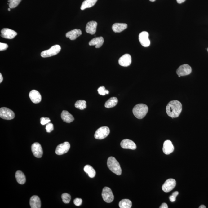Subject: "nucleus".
<instances>
[{
	"instance_id": "nucleus-1",
	"label": "nucleus",
	"mask_w": 208,
	"mask_h": 208,
	"mask_svg": "<svg viewBox=\"0 0 208 208\" xmlns=\"http://www.w3.org/2000/svg\"><path fill=\"white\" fill-rule=\"evenodd\" d=\"M182 104L180 101L173 100L170 101L166 106V113L172 118L178 117L182 111Z\"/></svg>"
},
{
	"instance_id": "nucleus-2",
	"label": "nucleus",
	"mask_w": 208,
	"mask_h": 208,
	"mask_svg": "<svg viewBox=\"0 0 208 208\" xmlns=\"http://www.w3.org/2000/svg\"><path fill=\"white\" fill-rule=\"evenodd\" d=\"M148 110V107L146 104H136L133 108V115L136 118L142 119L145 117Z\"/></svg>"
},
{
	"instance_id": "nucleus-3",
	"label": "nucleus",
	"mask_w": 208,
	"mask_h": 208,
	"mask_svg": "<svg viewBox=\"0 0 208 208\" xmlns=\"http://www.w3.org/2000/svg\"><path fill=\"white\" fill-rule=\"evenodd\" d=\"M107 166L109 170L112 172L117 175L122 174V169L120 164L115 157H109L107 161Z\"/></svg>"
},
{
	"instance_id": "nucleus-4",
	"label": "nucleus",
	"mask_w": 208,
	"mask_h": 208,
	"mask_svg": "<svg viewBox=\"0 0 208 208\" xmlns=\"http://www.w3.org/2000/svg\"><path fill=\"white\" fill-rule=\"evenodd\" d=\"M61 50V47L60 45H54L49 50L44 51L41 52V55L44 58L54 56L59 53Z\"/></svg>"
},
{
	"instance_id": "nucleus-5",
	"label": "nucleus",
	"mask_w": 208,
	"mask_h": 208,
	"mask_svg": "<svg viewBox=\"0 0 208 208\" xmlns=\"http://www.w3.org/2000/svg\"><path fill=\"white\" fill-rule=\"evenodd\" d=\"M110 133V130L107 126H102L96 130L95 134V138L98 139H102L106 138Z\"/></svg>"
},
{
	"instance_id": "nucleus-6",
	"label": "nucleus",
	"mask_w": 208,
	"mask_h": 208,
	"mask_svg": "<svg viewBox=\"0 0 208 208\" xmlns=\"http://www.w3.org/2000/svg\"><path fill=\"white\" fill-rule=\"evenodd\" d=\"M0 117L6 120H11L15 117V114L10 109L6 107L0 109Z\"/></svg>"
},
{
	"instance_id": "nucleus-7",
	"label": "nucleus",
	"mask_w": 208,
	"mask_h": 208,
	"mask_svg": "<svg viewBox=\"0 0 208 208\" xmlns=\"http://www.w3.org/2000/svg\"><path fill=\"white\" fill-rule=\"evenodd\" d=\"M102 196L104 201L108 203L113 201L114 197L112 190L109 187H105L103 189Z\"/></svg>"
},
{
	"instance_id": "nucleus-8",
	"label": "nucleus",
	"mask_w": 208,
	"mask_h": 208,
	"mask_svg": "<svg viewBox=\"0 0 208 208\" xmlns=\"http://www.w3.org/2000/svg\"><path fill=\"white\" fill-rule=\"evenodd\" d=\"M176 72L179 77L188 75L191 73L192 68L188 64H183L178 68Z\"/></svg>"
},
{
	"instance_id": "nucleus-9",
	"label": "nucleus",
	"mask_w": 208,
	"mask_h": 208,
	"mask_svg": "<svg viewBox=\"0 0 208 208\" xmlns=\"http://www.w3.org/2000/svg\"><path fill=\"white\" fill-rule=\"evenodd\" d=\"M70 148V144L69 142H65L57 146L55 150V153L58 155H62L67 153Z\"/></svg>"
},
{
	"instance_id": "nucleus-10",
	"label": "nucleus",
	"mask_w": 208,
	"mask_h": 208,
	"mask_svg": "<svg viewBox=\"0 0 208 208\" xmlns=\"http://www.w3.org/2000/svg\"><path fill=\"white\" fill-rule=\"evenodd\" d=\"M176 185L175 180L173 179H170L166 180L162 187V189L165 193H169L174 189Z\"/></svg>"
},
{
	"instance_id": "nucleus-11",
	"label": "nucleus",
	"mask_w": 208,
	"mask_h": 208,
	"mask_svg": "<svg viewBox=\"0 0 208 208\" xmlns=\"http://www.w3.org/2000/svg\"><path fill=\"white\" fill-rule=\"evenodd\" d=\"M32 152L34 156L37 158H41L43 155V150L42 147L38 143L36 142L31 146Z\"/></svg>"
},
{
	"instance_id": "nucleus-12",
	"label": "nucleus",
	"mask_w": 208,
	"mask_h": 208,
	"mask_svg": "<svg viewBox=\"0 0 208 208\" xmlns=\"http://www.w3.org/2000/svg\"><path fill=\"white\" fill-rule=\"evenodd\" d=\"M149 34L146 31L142 32L139 35V40L141 45L144 47H148L150 45V41L148 38Z\"/></svg>"
},
{
	"instance_id": "nucleus-13",
	"label": "nucleus",
	"mask_w": 208,
	"mask_h": 208,
	"mask_svg": "<svg viewBox=\"0 0 208 208\" xmlns=\"http://www.w3.org/2000/svg\"><path fill=\"white\" fill-rule=\"evenodd\" d=\"M17 34V33L15 31L8 28H4L1 31V37L6 39H13Z\"/></svg>"
},
{
	"instance_id": "nucleus-14",
	"label": "nucleus",
	"mask_w": 208,
	"mask_h": 208,
	"mask_svg": "<svg viewBox=\"0 0 208 208\" xmlns=\"http://www.w3.org/2000/svg\"><path fill=\"white\" fill-rule=\"evenodd\" d=\"M119 64L122 66L127 67L129 66L131 63V57L129 54H126L119 59Z\"/></svg>"
},
{
	"instance_id": "nucleus-15",
	"label": "nucleus",
	"mask_w": 208,
	"mask_h": 208,
	"mask_svg": "<svg viewBox=\"0 0 208 208\" xmlns=\"http://www.w3.org/2000/svg\"><path fill=\"white\" fill-rule=\"evenodd\" d=\"M29 96L32 102L35 104L40 102L42 99L40 93L36 90H32L30 92Z\"/></svg>"
},
{
	"instance_id": "nucleus-16",
	"label": "nucleus",
	"mask_w": 208,
	"mask_h": 208,
	"mask_svg": "<svg viewBox=\"0 0 208 208\" xmlns=\"http://www.w3.org/2000/svg\"><path fill=\"white\" fill-rule=\"evenodd\" d=\"M121 146L123 149H131L135 150L136 146L135 144L133 141L129 139H125L121 142Z\"/></svg>"
},
{
	"instance_id": "nucleus-17",
	"label": "nucleus",
	"mask_w": 208,
	"mask_h": 208,
	"mask_svg": "<svg viewBox=\"0 0 208 208\" xmlns=\"http://www.w3.org/2000/svg\"><path fill=\"white\" fill-rule=\"evenodd\" d=\"M174 148L171 141H165L163 144V151L165 154L169 155L174 152Z\"/></svg>"
},
{
	"instance_id": "nucleus-18",
	"label": "nucleus",
	"mask_w": 208,
	"mask_h": 208,
	"mask_svg": "<svg viewBox=\"0 0 208 208\" xmlns=\"http://www.w3.org/2000/svg\"><path fill=\"white\" fill-rule=\"evenodd\" d=\"M97 25L98 23L96 21H91L88 22L86 27V31L89 34H94L96 32Z\"/></svg>"
},
{
	"instance_id": "nucleus-19",
	"label": "nucleus",
	"mask_w": 208,
	"mask_h": 208,
	"mask_svg": "<svg viewBox=\"0 0 208 208\" xmlns=\"http://www.w3.org/2000/svg\"><path fill=\"white\" fill-rule=\"evenodd\" d=\"M82 34V31L79 29H74L72 31L68 32L66 36L67 38H69L71 40H74Z\"/></svg>"
},
{
	"instance_id": "nucleus-20",
	"label": "nucleus",
	"mask_w": 208,
	"mask_h": 208,
	"mask_svg": "<svg viewBox=\"0 0 208 208\" xmlns=\"http://www.w3.org/2000/svg\"><path fill=\"white\" fill-rule=\"evenodd\" d=\"M104 42V38L102 37L95 38L91 40L89 43L90 46H95L96 48H99L102 46Z\"/></svg>"
},
{
	"instance_id": "nucleus-21",
	"label": "nucleus",
	"mask_w": 208,
	"mask_h": 208,
	"mask_svg": "<svg viewBox=\"0 0 208 208\" xmlns=\"http://www.w3.org/2000/svg\"><path fill=\"white\" fill-rule=\"evenodd\" d=\"M30 205L32 208H40L41 207V200L39 197L34 195L30 200Z\"/></svg>"
},
{
	"instance_id": "nucleus-22",
	"label": "nucleus",
	"mask_w": 208,
	"mask_h": 208,
	"mask_svg": "<svg viewBox=\"0 0 208 208\" xmlns=\"http://www.w3.org/2000/svg\"><path fill=\"white\" fill-rule=\"evenodd\" d=\"M61 117L63 121L67 123H71L74 120V117L68 111L63 110L61 114Z\"/></svg>"
},
{
	"instance_id": "nucleus-23",
	"label": "nucleus",
	"mask_w": 208,
	"mask_h": 208,
	"mask_svg": "<svg viewBox=\"0 0 208 208\" xmlns=\"http://www.w3.org/2000/svg\"><path fill=\"white\" fill-rule=\"evenodd\" d=\"M128 25L125 23H116L113 25V31L115 33H120L127 28Z\"/></svg>"
},
{
	"instance_id": "nucleus-24",
	"label": "nucleus",
	"mask_w": 208,
	"mask_h": 208,
	"mask_svg": "<svg viewBox=\"0 0 208 208\" xmlns=\"http://www.w3.org/2000/svg\"><path fill=\"white\" fill-rule=\"evenodd\" d=\"M15 178L17 182L21 185H23L26 182V178L25 175L20 171H17L15 173Z\"/></svg>"
},
{
	"instance_id": "nucleus-25",
	"label": "nucleus",
	"mask_w": 208,
	"mask_h": 208,
	"mask_svg": "<svg viewBox=\"0 0 208 208\" xmlns=\"http://www.w3.org/2000/svg\"><path fill=\"white\" fill-rule=\"evenodd\" d=\"M98 0H85L82 2L81 7L82 10L93 7L95 5Z\"/></svg>"
},
{
	"instance_id": "nucleus-26",
	"label": "nucleus",
	"mask_w": 208,
	"mask_h": 208,
	"mask_svg": "<svg viewBox=\"0 0 208 208\" xmlns=\"http://www.w3.org/2000/svg\"><path fill=\"white\" fill-rule=\"evenodd\" d=\"M118 103V100L116 97H112L106 101L104 106L108 108L115 107Z\"/></svg>"
},
{
	"instance_id": "nucleus-27",
	"label": "nucleus",
	"mask_w": 208,
	"mask_h": 208,
	"mask_svg": "<svg viewBox=\"0 0 208 208\" xmlns=\"http://www.w3.org/2000/svg\"><path fill=\"white\" fill-rule=\"evenodd\" d=\"M84 170L88 175L89 177L91 178L95 177L96 172L93 167L90 165H86L84 167Z\"/></svg>"
},
{
	"instance_id": "nucleus-28",
	"label": "nucleus",
	"mask_w": 208,
	"mask_h": 208,
	"mask_svg": "<svg viewBox=\"0 0 208 208\" xmlns=\"http://www.w3.org/2000/svg\"><path fill=\"white\" fill-rule=\"evenodd\" d=\"M119 206L120 208H130L131 207L132 202L129 199H123L119 202Z\"/></svg>"
},
{
	"instance_id": "nucleus-29",
	"label": "nucleus",
	"mask_w": 208,
	"mask_h": 208,
	"mask_svg": "<svg viewBox=\"0 0 208 208\" xmlns=\"http://www.w3.org/2000/svg\"><path fill=\"white\" fill-rule=\"evenodd\" d=\"M75 106L77 109L80 110H83L86 108V101L82 100L77 101L75 103Z\"/></svg>"
},
{
	"instance_id": "nucleus-30",
	"label": "nucleus",
	"mask_w": 208,
	"mask_h": 208,
	"mask_svg": "<svg viewBox=\"0 0 208 208\" xmlns=\"http://www.w3.org/2000/svg\"><path fill=\"white\" fill-rule=\"evenodd\" d=\"M22 0H8L9 7L11 9L15 8L19 5Z\"/></svg>"
},
{
	"instance_id": "nucleus-31",
	"label": "nucleus",
	"mask_w": 208,
	"mask_h": 208,
	"mask_svg": "<svg viewBox=\"0 0 208 208\" xmlns=\"http://www.w3.org/2000/svg\"><path fill=\"white\" fill-rule=\"evenodd\" d=\"M61 198L63 202L65 204H68L71 201V196L67 193H64L62 195Z\"/></svg>"
},
{
	"instance_id": "nucleus-32",
	"label": "nucleus",
	"mask_w": 208,
	"mask_h": 208,
	"mask_svg": "<svg viewBox=\"0 0 208 208\" xmlns=\"http://www.w3.org/2000/svg\"><path fill=\"white\" fill-rule=\"evenodd\" d=\"M98 91L100 95L104 96L106 94H108L109 92L108 90H106L105 87L104 86L100 87L98 89Z\"/></svg>"
},
{
	"instance_id": "nucleus-33",
	"label": "nucleus",
	"mask_w": 208,
	"mask_h": 208,
	"mask_svg": "<svg viewBox=\"0 0 208 208\" xmlns=\"http://www.w3.org/2000/svg\"><path fill=\"white\" fill-rule=\"evenodd\" d=\"M41 125H44L50 123L51 122L50 119L48 117H42L41 118Z\"/></svg>"
},
{
	"instance_id": "nucleus-34",
	"label": "nucleus",
	"mask_w": 208,
	"mask_h": 208,
	"mask_svg": "<svg viewBox=\"0 0 208 208\" xmlns=\"http://www.w3.org/2000/svg\"><path fill=\"white\" fill-rule=\"evenodd\" d=\"M46 129L47 133H50L54 130V125L52 123H49L46 127Z\"/></svg>"
},
{
	"instance_id": "nucleus-35",
	"label": "nucleus",
	"mask_w": 208,
	"mask_h": 208,
	"mask_svg": "<svg viewBox=\"0 0 208 208\" xmlns=\"http://www.w3.org/2000/svg\"><path fill=\"white\" fill-rule=\"evenodd\" d=\"M74 204L75 206H79L82 205V201L81 198H76V199L74 200Z\"/></svg>"
},
{
	"instance_id": "nucleus-36",
	"label": "nucleus",
	"mask_w": 208,
	"mask_h": 208,
	"mask_svg": "<svg viewBox=\"0 0 208 208\" xmlns=\"http://www.w3.org/2000/svg\"><path fill=\"white\" fill-rule=\"evenodd\" d=\"M8 45L7 44L0 43V51H5L8 48Z\"/></svg>"
},
{
	"instance_id": "nucleus-37",
	"label": "nucleus",
	"mask_w": 208,
	"mask_h": 208,
	"mask_svg": "<svg viewBox=\"0 0 208 208\" xmlns=\"http://www.w3.org/2000/svg\"><path fill=\"white\" fill-rule=\"evenodd\" d=\"M176 197L174 196V195H171V196H170L169 197V199L170 200V201L171 202H174V201H176Z\"/></svg>"
},
{
	"instance_id": "nucleus-38",
	"label": "nucleus",
	"mask_w": 208,
	"mask_h": 208,
	"mask_svg": "<svg viewBox=\"0 0 208 208\" xmlns=\"http://www.w3.org/2000/svg\"><path fill=\"white\" fill-rule=\"evenodd\" d=\"M160 208H168V206L166 203H163L160 207Z\"/></svg>"
},
{
	"instance_id": "nucleus-39",
	"label": "nucleus",
	"mask_w": 208,
	"mask_h": 208,
	"mask_svg": "<svg viewBox=\"0 0 208 208\" xmlns=\"http://www.w3.org/2000/svg\"><path fill=\"white\" fill-rule=\"evenodd\" d=\"M177 2L179 4H182L185 1V0H177Z\"/></svg>"
},
{
	"instance_id": "nucleus-40",
	"label": "nucleus",
	"mask_w": 208,
	"mask_h": 208,
	"mask_svg": "<svg viewBox=\"0 0 208 208\" xmlns=\"http://www.w3.org/2000/svg\"><path fill=\"white\" fill-rule=\"evenodd\" d=\"M3 80V78L1 73L0 74V83H1Z\"/></svg>"
},
{
	"instance_id": "nucleus-41",
	"label": "nucleus",
	"mask_w": 208,
	"mask_h": 208,
	"mask_svg": "<svg viewBox=\"0 0 208 208\" xmlns=\"http://www.w3.org/2000/svg\"><path fill=\"white\" fill-rule=\"evenodd\" d=\"M199 208H206V207L204 205H201V206H200L199 207Z\"/></svg>"
},
{
	"instance_id": "nucleus-42",
	"label": "nucleus",
	"mask_w": 208,
	"mask_h": 208,
	"mask_svg": "<svg viewBox=\"0 0 208 208\" xmlns=\"http://www.w3.org/2000/svg\"><path fill=\"white\" fill-rule=\"evenodd\" d=\"M150 1L153 2H155L156 0H150Z\"/></svg>"
},
{
	"instance_id": "nucleus-43",
	"label": "nucleus",
	"mask_w": 208,
	"mask_h": 208,
	"mask_svg": "<svg viewBox=\"0 0 208 208\" xmlns=\"http://www.w3.org/2000/svg\"><path fill=\"white\" fill-rule=\"evenodd\" d=\"M8 10L9 11H11V8H9L8 9Z\"/></svg>"
},
{
	"instance_id": "nucleus-44",
	"label": "nucleus",
	"mask_w": 208,
	"mask_h": 208,
	"mask_svg": "<svg viewBox=\"0 0 208 208\" xmlns=\"http://www.w3.org/2000/svg\"><path fill=\"white\" fill-rule=\"evenodd\" d=\"M207 51H208V49H207Z\"/></svg>"
}]
</instances>
